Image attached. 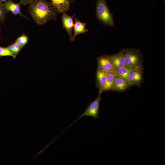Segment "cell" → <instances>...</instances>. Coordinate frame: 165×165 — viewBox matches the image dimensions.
<instances>
[{
	"mask_svg": "<svg viewBox=\"0 0 165 165\" xmlns=\"http://www.w3.org/2000/svg\"><path fill=\"white\" fill-rule=\"evenodd\" d=\"M29 12L35 22L43 25L48 21L55 20L57 12L51 3L46 0H35L29 5Z\"/></svg>",
	"mask_w": 165,
	"mask_h": 165,
	"instance_id": "1",
	"label": "cell"
},
{
	"mask_svg": "<svg viewBox=\"0 0 165 165\" xmlns=\"http://www.w3.org/2000/svg\"><path fill=\"white\" fill-rule=\"evenodd\" d=\"M28 37L26 35L23 34L16 39L15 42L23 47L28 43Z\"/></svg>",
	"mask_w": 165,
	"mask_h": 165,
	"instance_id": "16",
	"label": "cell"
},
{
	"mask_svg": "<svg viewBox=\"0 0 165 165\" xmlns=\"http://www.w3.org/2000/svg\"><path fill=\"white\" fill-rule=\"evenodd\" d=\"M97 70L107 72H114L112 56L105 55L97 58Z\"/></svg>",
	"mask_w": 165,
	"mask_h": 165,
	"instance_id": "5",
	"label": "cell"
},
{
	"mask_svg": "<svg viewBox=\"0 0 165 165\" xmlns=\"http://www.w3.org/2000/svg\"><path fill=\"white\" fill-rule=\"evenodd\" d=\"M127 80L132 86L139 85L142 83L143 79V67L137 68L128 75Z\"/></svg>",
	"mask_w": 165,
	"mask_h": 165,
	"instance_id": "6",
	"label": "cell"
},
{
	"mask_svg": "<svg viewBox=\"0 0 165 165\" xmlns=\"http://www.w3.org/2000/svg\"><path fill=\"white\" fill-rule=\"evenodd\" d=\"M7 47L16 56L18 54L13 44Z\"/></svg>",
	"mask_w": 165,
	"mask_h": 165,
	"instance_id": "19",
	"label": "cell"
},
{
	"mask_svg": "<svg viewBox=\"0 0 165 165\" xmlns=\"http://www.w3.org/2000/svg\"><path fill=\"white\" fill-rule=\"evenodd\" d=\"M35 0H20V2L24 6L29 5Z\"/></svg>",
	"mask_w": 165,
	"mask_h": 165,
	"instance_id": "20",
	"label": "cell"
},
{
	"mask_svg": "<svg viewBox=\"0 0 165 165\" xmlns=\"http://www.w3.org/2000/svg\"><path fill=\"white\" fill-rule=\"evenodd\" d=\"M86 23L80 21L76 18H75L73 35V41L75 40V37L77 35L80 34L85 33L88 31V30L86 28Z\"/></svg>",
	"mask_w": 165,
	"mask_h": 165,
	"instance_id": "13",
	"label": "cell"
},
{
	"mask_svg": "<svg viewBox=\"0 0 165 165\" xmlns=\"http://www.w3.org/2000/svg\"><path fill=\"white\" fill-rule=\"evenodd\" d=\"M116 76L114 72H107L105 86L104 92L111 91L114 78Z\"/></svg>",
	"mask_w": 165,
	"mask_h": 165,
	"instance_id": "15",
	"label": "cell"
},
{
	"mask_svg": "<svg viewBox=\"0 0 165 165\" xmlns=\"http://www.w3.org/2000/svg\"><path fill=\"white\" fill-rule=\"evenodd\" d=\"M107 72L97 70L96 77V85L99 89V94L104 92L106 84Z\"/></svg>",
	"mask_w": 165,
	"mask_h": 165,
	"instance_id": "11",
	"label": "cell"
},
{
	"mask_svg": "<svg viewBox=\"0 0 165 165\" xmlns=\"http://www.w3.org/2000/svg\"></svg>",
	"mask_w": 165,
	"mask_h": 165,
	"instance_id": "24",
	"label": "cell"
},
{
	"mask_svg": "<svg viewBox=\"0 0 165 165\" xmlns=\"http://www.w3.org/2000/svg\"><path fill=\"white\" fill-rule=\"evenodd\" d=\"M17 53H18L21 51L22 47H21L19 44L16 42L13 43Z\"/></svg>",
	"mask_w": 165,
	"mask_h": 165,
	"instance_id": "21",
	"label": "cell"
},
{
	"mask_svg": "<svg viewBox=\"0 0 165 165\" xmlns=\"http://www.w3.org/2000/svg\"><path fill=\"white\" fill-rule=\"evenodd\" d=\"M9 56L16 58V56L11 52L7 47L0 46V57Z\"/></svg>",
	"mask_w": 165,
	"mask_h": 165,
	"instance_id": "17",
	"label": "cell"
},
{
	"mask_svg": "<svg viewBox=\"0 0 165 165\" xmlns=\"http://www.w3.org/2000/svg\"><path fill=\"white\" fill-rule=\"evenodd\" d=\"M132 86L127 80L116 75L114 79L111 91L119 92H123Z\"/></svg>",
	"mask_w": 165,
	"mask_h": 165,
	"instance_id": "7",
	"label": "cell"
},
{
	"mask_svg": "<svg viewBox=\"0 0 165 165\" xmlns=\"http://www.w3.org/2000/svg\"><path fill=\"white\" fill-rule=\"evenodd\" d=\"M96 12L97 18L101 23L109 26H114L113 16L106 0H97Z\"/></svg>",
	"mask_w": 165,
	"mask_h": 165,
	"instance_id": "2",
	"label": "cell"
},
{
	"mask_svg": "<svg viewBox=\"0 0 165 165\" xmlns=\"http://www.w3.org/2000/svg\"><path fill=\"white\" fill-rule=\"evenodd\" d=\"M62 13L61 19L63 28L66 30L67 32L70 37V40L73 42L74 41L73 39L72 31L74 25L73 18L75 15L74 14L73 16H70L67 14L65 12Z\"/></svg>",
	"mask_w": 165,
	"mask_h": 165,
	"instance_id": "8",
	"label": "cell"
},
{
	"mask_svg": "<svg viewBox=\"0 0 165 165\" xmlns=\"http://www.w3.org/2000/svg\"><path fill=\"white\" fill-rule=\"evenodd\" d=\"M7 0H0V2L3 3V2H4Z\"/></svg>",
	"mask_w": 165,
	"mask_h": 165,
	"instance_id": "22",
	"label": "cell"
},
{
	"mask_svg": "<svg viewBox=\"0 0 165 165\" xmlns=\"http://www.w3.org/2000/svg\"><path fill=\"white\" fill-rule=\"evenodd\" d=\"M126 65L136 68L143 67V59L142 53L138 49H123Z\"/></svg>",
	"mask_w": 165,
	"mask_h": 165,
	"instance_id": "3",
	"label": "cell"
},
{
	"mask_svg": "<svg viewBox=\"0 0 165 165\" xmlns=\"http://www.w3.org/2000/svg\"><path fill=\"white\" fill-rule=\"evenodd\" d=\"M8 11L5 9L4 3L0 2V21L3 22L5 20Z\"/></svg>",
	"mask_w": 165,
	"mask_h": 165,
	"instance_id": "18",
	"label": "cell"
},
{
	"mask_svg": "<svg viewBox=\"0 0 165 165\" xmlns=\"http://www.w3.org/2000/svg\"><path fill=\"white\" fill-rule=\"evenodd\" d=\"M5 9L7 11L11 12L14 15H19L26 18H28L23 15L21 12L20 5L21 3H16L12 0H7L4 3Z\"/></svg>",
	"mask_w": 165,
	"mask_h": 165,
	"instance_id": "10",
	"label": "cell"
},
{
	"mask_svg": "<svg viewBox=\"0 0 165 165\" xmlns=\"http://www.w3.org/2000/svg\"><path fill=\"white\" fill-rule=\"evenodd\" d=\"M112 56L115 72L118 69L126 65L123 49Z\"/></svg>",
	"mask_w": 165,
	"mask_h": 165,
	"instance_id": "12",
	"label": "cell"
},
{
	"mask_svg": "<svg viewBox=\"0 0 165 165\" xmlns=\"http://www.w3.org/2000/svg\"><path fill=\"white\" fill-rule=\"evenodd\" d=\"M101 100V94H99L95 100L90 103L85 112L74 121L68 127L76 122L78 120L84 116H89L95 119L97 118L99 116V107Z\"/></svg>",
	"mask_w": 165,
	"mask_h": 165,
	"instance_id": "4",
	"label": "cell"
},
{
	"mask_svg": "<svg viewBox=\"0 0 165 165\" xmlns=\"http://www.w3.org/2000/svg\"><path fill=\"white\" fill-rule=\"evenodd\" d=\"M51 3L59 14L66 13L70 9V0H50Z\"/></svg>",
	"mask_w": 165,
	"mask_h": 165,
	"instance_id": "9",
	"label": "cell"
},
{
	"mask_svg": "<svg viewBox=\"0 0 165 165\" xmlns=\"http://www.w3.org/2000/svg\"><path fill=\"white\" fill-rule=\"evenodd\" d=\"M137 68L126 65L118 69L115 72L116 75L119 77L127 80L128 74Z\"/></svg>",
	"mask_w": 165,
	"mask_h": 165,
	"instance_id": "14",
	"label": "cell"
},
{
	"mask_svg": "<svg viewBox=\"0 0 165 165\" xmlns=\"http://www.w3.org/2000/svg\"><path fill=\"white\" fill-rule=\"evenodd\" d=\"M75 0H71V1L72 2H73L75 1Z\"/></svg>",
	"mask_w": 165,
	"mask_h": 165,
	"instance_id": "23",
	"label": "cell"
}]
</instances>
